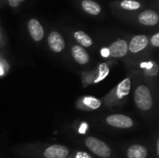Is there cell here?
Wrapping results in <instances>:
<instances>
[{
    "mask_svg": "<svg viewBox=\"0 0 159 158\" xmlns=\"http://www.w3.org/2000/svg\"><path fill=\"white\" fill-rule=\"evenodd\" d=\"M134 103L142 112H149L154 107V97L150 88L145 84H140L134 90Z\"/></svg>",
    "mask_w": 159,
    "mask_h": 158,
    "instance_id": "cell-1",
    "label": "cell"
},
{
    "mask_svg": "<svg viewBox=\"0 0 159 158\" xmlns=\"http://www.w3.org/2000/svg\"><path fill=\"white\" fill-rule=\"evenodd\" d=\"M0 38H1V33H0Z\"/></svg>",
    "mask_w": 159,
    "mask_h": 158,
    "instance_id": "cell-21",
    "label": "cell"
},
{
    "mask_svg": "<svg viewBox=\"0 0 159 158\" xmlns=\"http://www.w3.org/2000/svg\"><path fill=\"white\" fill-rule=\"evenodd\" d=\"M128 46L129 44L126 40L117 39L108 47V55L112 58H122L127 55L129 51Z\"/></svg>",
    "mask_w": 159,
    "mask_h": 158,
    "instance_id": "cell-4",
    "label": "cell"
},
{
    "mask_svg": "<svg viewBox=\"0 0 159 158\" xmlns=\"http://www.w3.org/2000/svg\"><path fill=\"white\" fill-rule=\"evenodd\" d=\"M122 8L127 10H136L141 7V3L134 0H123L120 3Z\"/></svg>",
    "mask_w": 159,
    "mask_h": 158,
    "instance_id": "cell-16",
    "label": "cell"
},
{
    "mask_svg": "<svg viewBox=\"0 0 159 158\" xmlns=\"http://www.w3.org/2000/svg\"><path fill=\"white\" fill-rule=\"evenodd\" d=\"M148 156L147 148L142 144H133L127 150L128 158H146Z\"/></svg>",
    "mask_w": 159,
    "mask_h": 158,
    "instance_id": "cell-12",
    "label": "cell"
},
{
    "mask_svg": "<svg viewBox=\"0 0 159 158\" xmlns=\"http://www.w3.org/2000/svg\"><path fill=\"white\" fill-rule=\"evenodd\" d=\"M81 6H82V8L85 10V12L90 15L96 16V15H99L102 11L101 6L93 0H83L81 3Z\"/></svg>",
    "mask_w": 159,
    "mask_h": 158,
    "instance_id": "cell-13",
    "label": "cell"
},
{
    "mask_svg": "<svg viewBox=\"0 0 159 158\" xmlns=\"http://www.w3.org/2000/svg\"><path fill=\"white\" fill-rule=\"evenodd\" d=\"M74 37L81 45V47H83L84 48L85 47H89L93 44V41L91 39V37L88 34H86L85 32H83V31H77V32H75L74 34Z\"/></svg>",
    "mask_w": 159,
    "mask_h": 158,
    "instance_id": "cell-14",
    "label": "cell"
},
{
    "mask_svg": "<svg viewBox=\"0 0 159 158\" xmlns=\"http://www.w3.org/2000/svg\"><path fill=\"white\" fill-rule=\"evenodd\" d=\"M152 46H154L155 47H159V34L157 33L156 34H154L152 37H151V40H150Z\"/></svg>",
    "mask_w": 159,
    "mask_h": 158,
    "instance_id": "cell-18",
    "label": "cell"
},
{
    "mask_svg": "<svg viewBox=\"0 0 159 158\" xmlns=\"http://www.w3.org/2000/svg\"><path fill=\"white\" fill-rule=\"evenodd\" d=\"M80 103L88 110H96L102 106V102L95 97H84Z\"/></svg>",
    "mask_w": 159,
    "mask_h": 158,
    "instance_id": "cell-15",
    "label": "cell"
},
{
    "mask_svg": "<svg viewBox=\"0 0 159 158\" xmlns=\"http://www.w3.org/2000/svg\"><path fill=\"white\" fill-rule=\"evenodd\" d=\"M48 44L50 49L55 53H60L64 49L65 42L62 35L58 32H51L48 37Z\"/></svg>",
    "mask_w": 159,
    "mask_h": 158,
    "instance_id": "cell-6",
    "label": "cell"
},
{
    "mask_svg": "<svg viewBox=\"0 0 159 158\" xmlns=\"http://www.w3.org/2000/svg\"><path fill=\"white\" fill-rule=\"evenodd\" d=\"M105 121H106L107 125H109L113 128L121 129H130L134 125L133 120L129 116H127L125 115H119V114L108 115L105 118Z\"/></svg>",
    "mask_w": 159,
    "mask_h": 158,
    "instance_id": "cell-3",
    "label": "cell"
},
{
    "mask_svg": "<svg viewBox=\"0 0 159 158\" xmlns=\"http://www.w3.org/2000/svg\"><path fill=\"white\" fill-rule=\"evenodd\" d=\"M74 158H91V156L85 152H77Z\"/></svg>",
    "mask_w": 159,
    "mask_h": 158,
    "instance_id": "cell-19",
    "label": "cell"
},
{
    "mask_svg": "<svg viewBox=\"0 0 159 158\" xmlns=\"http://www.w3.org/2000/svg\"><path fill=\"white\" fill-rule=\"evenodd\" d=\"M130 89H131V79L129 77H127L115 88L113 91L115 97L114 99L117 101H121L125 99L130 93Z\"/></svg>",
    "mask_w": 159,
    "mask_h": 158,
    "instance_id": "cell-7",
    "label": "cell"
},
{
    "mask_svg": "<svg viewBox=\"0 0 159 158\" xmlns=\"http://www.w3.org/2000/svg\"><path fill=\"white\" fill-rule=\"evenodd\" d=\"M27 27H28V31H29L31 37L34 41L38 42L43 39L44 34H45L44 29L41 23L36 19H31L27 23Z\"/></svg>",
    "mask_w": 159,
    "mask_h": 158,
    "instance_id": "cell-9",
    "label": "cell"
},
{
    "mask_svg": "<svg viewBox=\"0 0 159 158\" xmlns=\"http://www.w3.org/2000/svg\"><path fill=\"white\" fill-rule=\"evenodd\" d=\"M108 73H109V68H108L107 64L106 63L100 64V66H99V73L97 74V77L94 79V83H98V82L102 81V79H104L107 76Z\"/></svg>",
    "mask_w": 159,
    "mask_h": 158,
    "instance_id": "cell-17",
    "label": "cell"
},
{
    "mask_svg": "<svg viewBox=\"0 0 159 158\" xmlns=\"http://www.w3.org/2000/svg\"><path fill=\"white\" fill-rule=\"evenodd\" d=\"M24 0H7L8 4L10 5V7H18L21 2H23Z\"/></svg>",
    "mask_w": 159,
    "mask_h": 158,
    "instance_id": "cell-20",
    "label": "cell"
},
{
    "mask_svg": "<svg viewBox=\"0 0 159 158\" xmlns=\"http://www.w3.org/2000/svg\"><path fill=\"white\" fill-rule=\"evenodd\" d=\"M69 149L63 145L53 144L48 146L43 152L44 158H67L69 156Z\"/></svg>",
    "mask_w": 159,
    "mask_h": 158,
    "instance_id": "cell-5",
    "label": "cell"
},
{
    "mask_svg": "<svg viewBox=\"0 0 159 158\" xmlns=\"http://www.w3.org/2000/svg\"><path fill=\"white\" fill-rule=\"evenodd\" d=\"M149 40L146 35L144 34H138L135 35L129 42V45L128 46L129 50L131 53H138L146 48L148 46Z\"/></svg>",
    "mask_w": 159,
    "mask_h": 158,
    "instance_id": "cell-8",
    "label": "cell"
},
{
    "mask_svg": "<svg viewBox=\"0 0 159 158\" xmlns=\"http://www.w3.org/2000/svg\"><path fill=\"white\" fill-rule=\"evenodd\" d=\"M138 20L143 25L154 26L158 22L159 17L158 14L155 10L147 9V10H144L142 13H140V15L138 17Z\"/></svg>",
    "mask_w": 159,
    "mask_h": 158,
    "instance_id": "cell-10",
    "label": "cell"
},
{
    "mask_svg": "<svg viewBox=\"0 0 159 158\" xmlns=\"http://www.w3.org/2000/svg\"><path fill=\"white\" fill-rule=\"evenodd\" d=\"M71 52H72L73 58L75 59V61L77 63H79L81 65H85L89 61V55L83 47L75 45V46H73Z\"/></svg>",
    "mask_w": 159,
    "mask_h": 158,
    "instance_id": "cell-11",
    "label": "cell"
},
{
    "mask_svg": "<svg viewBox=\"0 0 159 158\" xmlns=\"http://www.w3.org/2000/svg\"><path fill=\"white\" fill-rule=\"evenodd\" d=\"M85 145L98 157L109 158L112 156V150L109 145L95 137H88L85 140Z\"/></svg>",
    "mask_w": 159,
    "mask_h": 158,
    "instance_id": "cell-2",
    "label": "cell"
}]
</instances>
